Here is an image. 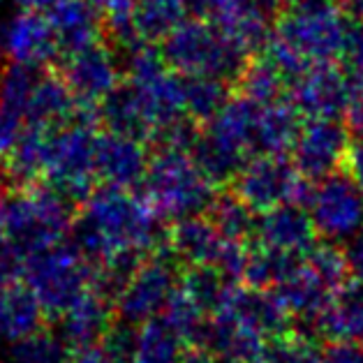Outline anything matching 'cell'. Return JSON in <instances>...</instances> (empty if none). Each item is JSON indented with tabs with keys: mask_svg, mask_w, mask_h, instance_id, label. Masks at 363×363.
Returning a JSON list of instances; mask_svg holds the SVG:
<instances>
[{
	"mask_svg": "<svg viewBox=\"0 0 363 363\" xmlns=\"http://www.w3.org/2000/svg\"><path fill=\"white\" fill-rule=\"evenodd\" d=\"M162 220L141 194L97 185L79 203L72 241L95 267L123 255L146 257L164 243Z\"/></svg>",
	"mask_w": 363,
	"mask_h": 363,
	"instance_id": "1",
	"label": "cell"
},
{
	"mask_svg": "<svg viewBox=\"0 0 363 363\" xmlns=\"http://www.w3.org/2000/svg\"><path fill=\"white\" fill-rule=\"evenodd\" d=\"M181 363H234V361H229V359L208 352V350H201V347H188Z\"/></svg>",
	"mask_w": 363,
	"mask_h": 363,
	"instance_id": "43",
	"label": "cell"
},
{
	"mask_svg": "<svg viewBox=\"0 0 363 363\" xmlns=\"http://www.w3.org/2000/svg\"><path fill=\"white\" fill-rule=\"evenodd\" d=\"M185 0H141L135 12V38L139 44L162 42L176 26L188 19Z\"/></svg>",
	"mask_w": 363,
	"mask_h": 363,
	"instance_id": "27",
	"label": "cell"
},
{
	"mask_svg": "<svg viewBox=\"0 0 363 363\" xmlns=\"http://www.w3.org/2000/svg\"><path fill=\"white\" fill-rule=\"evenodd\" d=\"M345 125L350 128L354 139H363V82L359 79H352V91H350V100L347 107H345Z\"/></svg>",
	"mask_w": 363,
	"mask_h": 363,
	"instance_id": "37",
	"label": "cell"
},
{
	"mask_svg": "<svg viewBox=\"0 0 363 363\" xmlns=\"http://www.w3.org/2000/svg\"><path fill=\"white\" fill-rule=\"evenodd\" d=\"M257 213L282 203H306L313 183L287 155H255L229 185Z\"/></svg>",
	"mask_w": 363,
	"mask_h": 363,
	"instance_id": "9",
	"label": "cell"
},
{
	"mask_svg": "<svg viewBox=\"0 0 363 363\" xmlns=\"http://www.w3.org/2000/svg\"><path fill=\"white\" fill-rule=\"evenodd\" d=\"M72 350L60 338L58 331L40 329L26 338L5 345L0 363H67Z\"/></svg>",
	"mask_w": 363,
	"mask_h": 363,
	"instance_id": "31",
	"label": "cell"
},
{
	"mask_svg": "<svg viewBox=\"0 0 363 363\" xmlns=\"http://www.w3.org/2000/svg\"><path fill=\"white\" fill-rule=\"evenodd\" d=\"M162 320L181 335L188 347H197L201 335H203V329H206V324L211 320V315L190 294H185L179 285L176 294L169 301V306L164 308Z\"/></svg>",
	"mask_w": 363,
	"mask_h": 363,
	"instance_id": "34",
	"label": "cell"
},
{
	"mask_svg": "<svg viewBox=\"0 0 363 363\" xmlns=\"http://www.w3.org/2000/svg\"><path fill=\"white\" fill-rule=\"evenodd\" d=\"M44 310L23 280L0 285V342H12L44 329Z\"/></svg>",
	"mask_w": 363,
	"mask_h": 363,
	"instance_id": "22",
	"label": "cell"
},
{
	"mask_svg": "<svg viewBox=\"0 0 363 363\" xmlns=\"http://www.w3.org/2000/svg\"><path fill=\"white\" fill-rule=\"evenodd\" d=\"M93 278L95 264L72 238L30 255L23 262L21 273V280L40 301L47 320H58L79 296L93 287Z\"/></svg>",
	"mask_w": 363,
	"mask_h": 363,
	"instance_id": "6",
	"label": "cell"
},
{
	"mask_svg": "<svg viewBox=\"0 0 363 363\" xmlns=\"http://www.w3.org/2000/svg\"><path fill=\"white\" fill-rule=\"evenodd\" d=\"M236 282H232L223 271L216 267H183L181 276V289L190 294L197 303L213 315L216 310L223 306L227 291L232 289Z\"/></svg>",
	"mask_w": 363,
	"mask_h": 363,
	"instance_id": "33",
	"label": "cell"
},
{
	"mask_svg": "<svg viewBox=\"0 0 363 363\" xmlns=\"http://www.w3.org/2000/svg\"><path fill=\"white\" fill-rule=\"evenodd\" d=\"M67 363H121L111 357V354L100 347V345H95V347H86V350H77L69 354Z\"/></svg>",
	"mask_w": 363,
	"mask_h": 363,
	"instance_id": "42",
	"label": "cell"
},
{
	"mask_svg": "<svg viewBox=\"0 0 363 363\" xmlns=\"http://www.w3.org/2000/svg\"><path fill=\"white\" fill-rule=\"evenodd\" d=\"M54 128L26 125L16 144L3 157V172L10 181V188L44 181L49 155V135Z\"/></svg>",
	"mask_w": 363,
	"mask_h": 363,
	"instance_id": "23",
	"label": "cell"
},
{
	"mask_svg": "<svg viewBox=\"0 0 363 363\" xmlns=\"http://www.w3.org/2000/svg\"><path fill=\"white\" fill-rule=\"evenodd\" d=\"M352 91V77L335 63H313L291 79L287 100L303 118H340Z\"/></svg>",
	"mask_w": 363,
	"mask_h": 363,
	"instance_id": "13",
	"label": "cell"
},
{
	"mask_svg": "<svg viewBox=\"0 0 363 363\" xmlns=\"http://www.w3.org/2000/svg\"><path fill=\"white\" fill-rule=\"evenodd\" d=\"M181 276L183 264L176 259L167 243H162L139 264L128 285L123 287L116 303H113L116 320L141 326L162 317L164 308L169 306L172 296L181 285Z\"/></svg>",
	"mask_w": 363,
	"mask_h": 363,
	"instance_id": "8",
	"label": "cell"
},
{
	"mask_svg": "<svg viewBox=\"0 0 363 363\" xmlns=\"http://www.w3.org/2000/svg\"><path fill=\"white\" fill-rule=\"evenodd\" d=\"M262 352L271 363H322V347L315 335L294 329L267 340Z\"/></svg>",
	"mask_w": 363,
	"mask_h": 363,
	"instance_id": "35",
	"label": "cell"
},
{
	"mask_svg": "<svg viewBox=\"0 0 363 363\" xmlns=\"http://www.w3.org/2000/svg\"><path fill=\"white\" fill-rule=\"evenodd\" d=\"M306 206L322 241L345 243L363 229V192L347 169L313 183Z\"/></svg>",
	"mask_w": 363,
	"mask_h": 363,
	"instance_id": "10",
	"label": "cell"
},
{
	"mask_svg": "<svg viewBox=\"0 0 363 363\" xmlns=\"http://www.w3.org/2000/svg\"><path fill=\"white\" fill-rule=\"evenodd\" d=\"M322 338L326 340H354L363 342V282H347L333 303L317 324Z\"/></svg>",
	"mask_w": 363,
	"mask_h": 363,
	"instance_id": "26",
	"label": "cell"
},
{
	"mask_svg": "<svg viewBox=\"0 0 363 363\" xmlns=\"http://www.w3.org/2000/svg\"><path fill=\"white\" fill-rule=\"evenodd\" d=\"M100 7L104 30H107L113 40H116L123 49H135L137 38H135V12L141 0H93Z\"/></svg>",
	"mask_w": 363,
	"mask_h": 363,
	"instance_id": "36",
	"label": "cell"
},
{
	"mask_svg": "<svg viewBox=\"0 0 363 363\" xmlns=\"http://www.w3.org/2000/svg\"><path fill=\"white\" fill-rule=\"evenodd\" d=\"M150 155L146 141L118 135V132H100L95 146V174L100 185L132 190L139 188L148 172Z\"/></svg>",
	"mask_w": 363,
	"mask_h": 363,
	"instance_id": "18",
	"label": "cell"
},
{
	"mask_svg": "<svg viewBox=\"0 0 363 363\" xmlns=\"http://www.w3.org/2000/svg\"><path fill=\"white\" fill-rule=\"evenodd\" d=\"M264 345H267V340L259 338L257 333L247 331L232 317L216 313L211 315L197 347L220 354V357L234 363H250L264 350Z\"/></svg>",
	"mask_w": 363,
	"mask_h": 363,
	"instance_id": "24",
	"label": "cell"
},
{
	"mask_svg": "<svg viewBox=\"0 0 363 363\" xmlns=\"http://www.w3.org/2000/svg\"><path fill=\"white\" fill-rule=\"evenodd\" d=\"M345 169L357 181L359 190L363 192V139H354L352 148L347 153V162H345Z\"/></svg>",
	"mask_w": 363,
	"mask_h": 363,
	"instance_id": "41",
	"label": "cell"
},
{
	"mask_svg": "<svg viewBox=\"0 0 363 363\" xmlns=\"http://www.w3.org/2000/svg\"><path fill=\"white\" fill-rule=\"evenodd\" d=\"M354 23L335 0L289 5L273 33L296 49L308 63H335L345 56Z\"/></svg>",
	"mask_w": 363,
	"mask_h": 363,
	"instance_id": "7",
	"label": "cell"
},
{
	"mask_svg": "<svg viewBox=\"0 0 363 363\" xmlns=\"http://www.w3.org/2000/svg\"><path fill=\"white\" fill-rule=\"evenodd\" d=\"M97 116L100 125H104L118 135H128L141 141H150V123L139 97L125 79L113 88V91L97 104Z\"/></svg>",
	"mask_w": 363,
	"mask_h": 363,
	"instance_id": "25",
	"label": "cell"
},
{
	"mask_svg": "<svg viewBox=\"0 0 363 363\" xmlns=\"http://www.w3.org/2000/svg\"><path fill=\"white\" fill-rule=\"evenodd\" d=\"M5 194L3 234L23 259L65 241L72 234L74 203L49 183H30L10 188Z\"/></svg>",
	"mask_w": 363,
	"mask_h": 363,
	"instance_id": "2",
	"label": "cell"
},
{
	"mask_svg": "<svg viewBox=\"0 0 363 363\" xmlns=\"http://www.w3.org/2000/svg\"><path fill=\"white\" fill-rule=\"evenodd\" d=\"M0 44L10 63L26 67H51L60 54V44L47 12L21 10L0 23Z\"/></svg>",
	"mask_w": 363,
	"mask_h": 363,
	"instance_id": "15",
	"label": "cell"
},
{
	"mask_svg": "<svg viewBox=\"0 0 363 363\" xmlns=\"http://www.w3.org/2000/svg\"><path fill=\"white\" fill-rule=\"evenodd\" d=\"M58 74L65 79L67 88L84 107H97L123 82L118 58L102 40L63 56Z\"/></svg>",
	"mask_w": 363,
	"mask_h": 363,
	"instance_id": "14",
	"label": "cell"
},
{
	"mask_svg": "<svg viewBox=\"0 0 363 363\" xmlns=\"http://www.w3.org/2000/svg\"><path fill=\"white\" fill-rule=\"evenodd\" d=\"M342 60H345V69L350 72V77L363 82V23H354L352 38H350L347 51H345Z\"/></svg>",
	"mask_w": 363,
	"mask_h": 363,
	"instance_id": "39",
	"label": "cell"
},
{
	"mask_svg": "<svg viewBox=\"0 0 363 363\" xmlns=\"http://www.w3.org/2000/svg\"><path fill=\"white\" fill-rule=\"evenodd\" d=\"M116 322L113 301L91 287L58 317V335L72 352L95 347Z\"/></svg>",
	"mask_w": 363,
	"mask_h": 363,
	"instance_id": "19",
	"label": "cell"
},
{
	"mask_svg": "<svg viewBox=\"0 0 363 363\" xmlns=\"http://www.w3.org/2000/svg\"><path fill=\"white\" fill-rule=\"evenodd\" d=\"M313 218L306 203H282V206L262 211L257 216L252 241L269 250L306 257L320 243Z\"/></svg>",
	"mask_w": 363,
	"mask_h": 363,
	"instance_id": "17",
	"label": "cell"
},
{
	"mask_svg": "<svg viewBox=\"0 0 363 363\" xmlns=\"http://www.w3.org/2000/svg\"><path fill=\"white\" fill-rule=\"evenodd\" d=\"M139 188L162 223L203 216L218 194V188L203 176L188 150L176 148L155 150Z\"/></svg>",
	"mask_w": 363,
	"mask_h": 363,
	"instance_id": "3",
	"label": "cell"
},
{
	"mask_svg": "<svg viewBox=\"0 0 363 363\" xmlns=\"http://www.w3.org/2000/svg\"><path fill=\"white\" fill-rule=\"evenodd\" d=\"M16 5H21L23 10H40V12H47L56 0H14Z\"/></svg>",
	"mask_w": 363,
	"mask_h": 363,
	"instance_id": "45",
	"label": "cell"
},
{
	"mask_svg": "<svg viewBox=\"0 0 363 363\" xmlns=\"http://www.w3.org/2000/svg\"><path fill=\"white\" fill-rule=\"evenodd\" d=\"M264 5L267 7H276V5H280V3H285V0H262Z\"/></svg>",
	"mask_w": 363,
	"mask_h": 363,
	"instance_id": "47",
	"label": "cell"
},
{
	"mask_svg": "<svg viewBox=\"0 0 363 363\" xmlns=\"http://www.w3.org/2000/svg\"><path fill=\"white\" fill-rule=\"evenodd\" d=\"M3 223H5V194L0 192V236H3Z\"/></svg>",
	"mask_w": 363,
	"mask_h": 363,
	"instance_id": "46",
	"label": "cell"
},
{
	"mask_svg": "<svg viewBox=\"0 0 363 363\" xmlns=\"http://www.w3.org/2000/svg\"><path fill=\"white\" fill-rule=\"evenodd\" d=\"M164 243L183 267H218L229 238L206 216H192L172 223Z\"/></svg>",
	"mask_w": 363,
	"mask_h": 363,
	"instance_id": "20",
	"label": "cell"
},
{
	"mask_svg": "<svg viewBox=\"0 0 363 363\" xmlns=\"http://www.w3.org/2000/svg\"><path fill=\"white\" fill-rule=\"evenodd\" d=\"M160 44L167 65L181 77H211L236 84L252 58L223 30L199 16L179 23Z\"/></svg>",
	"mask_w": 363,
	"mask_h": 363,
	"instance_id": "4",
	"label": "cell"
},
{
	"mask_svg": "<svg viewBox=\"0 0 363 363\" xmlns=\"http://www.w3.org/2000/svg\"><path fill=\"white\" fill-rule=\"evenodd\" d=\"M232 100V84L211 77H183L185 113L199 125L211 123Z\"/></svg>",
	"mask_w": 363,
	"mask_h": 363,
	"instance_id": "30",
	"label": "cell"
},
{
	"mask_svg": "<svg viewBox=\"0 0 363 363\" xmlns=\"http://www.w3.org/2000/svg\"><path fill=\"white\" fill-rule=\"evenodd\" d=\"M338 5L352 21L363 23V0H338Z\"/></svg>",
	"mask_w": 363,
	"mask_h": 363,
	"instance_id": "44",
	"label": "cell"
},
{
	"mask_svg": "<svg viewBox=\"0 0 363 363\" xmlns=\"http://www.w3.org/2000/svg\"><path fill=\"white\" fill-rule=\"evenodd\" d=\"M203 216H206L211 223L220 229V234L229 238V241H238V243L252 241L255 225H257V211L247 206L232 188L220 190Z\"/></svg>",
	"mask_w": 363,
	"mask_h": 363,
	"instance_id": "28",
	"label": "cell"
},
{
	"mask_svg": "<svg viewBox=\"0 0 363 363\" xmlns=\"http://www.w3.org/2000/svg\"><path fill=\"white\" fill-rule=\"evenodd\" d=\"M352 141V132L340 118H306L291 148V160L310 183H317L345 169Z\"/></svg>",
	"mask_w": 363,
	"mask_h": 363,
	"instance_id": "11",
	"label": "cell"
},
{
	"mask_svg": "<svg viewBox=\"0 0 363 363\" xmlns=\"http://www.w3.org/2000/svg\"><path fill=\"white\" fill-rule=\"evenodd\" d=\"M188 345L162 317L139 326L135 357L130 363H181Z\"/></svg>",
	"mask_w": 363,
	"mask_h": 363,
	"instance_id": "29",
	"label": "cell"
},
{
	"mask_svg": "<svg viewBox=\"0 0 363 363\" xmlns=\"http://www.w3.org/2000/svg\"><path fill=\"white\" fill-rule=\"evenodd\" d=\"M97 107H84L72 118L51 130L44 183L56 188L72 203H82L97 185L95 146H97Z\"/></svg>",
	"mask_w": 363,
	"mask_h": 363,
	"instance_id": "5",
	"label": "cell"
},
{
	"mask_svg": "<svg viewBox=\"0 0 363 363\" xmlns=\"http://www.w3.org/2000/svg\"><path fill=\"white\" fill-rule=\"evenodd\" d=\"M322 363H363V342L329 340L322 347Z\"/></svg>",
	"mask_w": 363,
	"mask_h": 363,
	"instance_id": "38",
	"label": "cell"
},
{
	"mask_svg": "<svg viewBox=\"0 0 363 363\" xmlns=\"http://www.w3.org/2000/svg\"><path fill=\"white\" fill-rule=\"evenodd\" d=\"M192 16L220 28L247 56H257L271 35L269 7L262 0H185Z\"/></svg>",
	"mask_w": 363,
	"mask_h": 363,
	"instance_id": "12",
	"label": "cell"
},
{
	"mask_svg": "<svg viewBox=\"0 0 363 363\" xmlns=\"http://www.w3.org/2000/svg\"><path fill=\"white\" fill-rule=\"evenodd\" d=\"M47 16L63 56L102 40V12L93 0H56L47 10Z\"/></svg>",
	"mask_w": 363,
	"mask_h": 363,
	"instance_id": "21",
	"label": "cell"
},
{
	"mask_svg": "<svg viewBox=\"0 0 363 363\" xmlns=\"http://www.w3.org/2000/svg\"><path fill=\"white\" fill-rule=\"evenodd\" d=\"M342 252H345V262H347L350 276L363 282V229L354 234L350 241H345Z\"/></svg>",
	"mask_w": 363,
	"mask_h": 363,
	"instance_id": "40",
	"label": "cell"
},
{
	"mask_svg": "<svg viewBox=\"0 0 363 363\" xmlns=\"http://www.w3.org/2000/svg\"><path fill=\"white\" fill-rule=\"evenodd\" d=\"M216 313L232 317L247 331L257 333L264 340H273L278 335L291 331V315L282 303V298L276 289L269 287H252L247 282H236L227 291ZM213 313V315H216Z\"/></svg>",
	"mask_w": 363,
	"mask_h": 363,
	"instance_id": "16",
	"label": "cell"
},
{
	"mask_svg": "<svg viewBox=\"0 0 363 363\" xmlns=\"http://www.w3.org/2000/svg\"><path fill=\"white\" fill-rule=\"evenodd\" d=\"M236 86L238 93L250 97V100L259 104H271L287 97L289 82L264 56H252L243 67L241 77L236 79Z\"/></svg>",
	"mask_w": 363,
	"mask_h": 363,
	"instance_id": "32",
	"label": "cell"
}]
</instances>
